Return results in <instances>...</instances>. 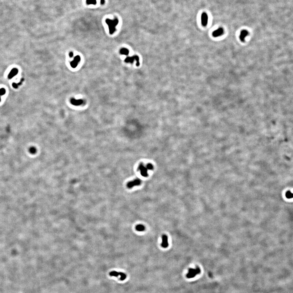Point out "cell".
Here are the masks:
<instances>
[{
  "mask_svg": "<svg viewBox=\"0 0 293 293\" xmlns=\"http://www.w3.org/2000/svg\"><path fill=\"white\" fill-rule=\"evenodd\" d=\"M105 22L109 27V33L110 34H113L116 31V27L118 24V20L116 18L114 20L106 19Z\"/></svg>",
  "mask_w": 293,
  "mask_h": 293,
  "instance_id": "cell-2",
  "label": "cell"
},
{
  "mask_svg": "<svg viewBox=\"0 0 293 293\" xmlns=\"http://www.w3.org/2000/svg\"><path fill=\"white\" fill-rule=\"evenodd\" d=\"M200 272L201 270L198 267H197L195 269L190 268L188 269V272L186 276L188 278H193L197 274H200Z\"/></svg>",
  "mask_w": 293,
  "mask_h": 293,
  "instance_id": "cell-3",
  "label": "cell"
},
{
  "mask_svg": "<svg viewBox=\"0 0 293 293\" xmlns=\"http://www.w3.org/2000/svg\"><path fill=\"white\" fill-rule=\"evenodd\" d=\"M5 92H6V91H5V90L4 88H1V89H0V96L4 95L5 93Z\"/></svg>",
  "mask_w": 293,
  "mask_h": 293,
  "instance_id": "cell-19",
  "label": "cell"
},
{
  "mask_svg": "<svg viewBox=\"0 0 293 293\" xmlns=\"http://www.w3.org/2000/svg\"><path fill=\"white\" fill-rule=\"evenodd\" d=\"M0 96H0V101H1V98H0Z\"/></svg>",
  "mask_w": 293,
  "mask_h": 293,
  "instance_id": "cell-23",
  "label": "cell"
},
{
  "mask_svg": "<svg viewBox=\"0 0 293 293\" xmlns=\"http://www.w3.org/2000/svg\"><path fill=\"white\" fill-rule=\"evenodd\" d=\"M12 86H13V87L14 88H18V84H16V83H13V84H12Z\"/></svg>",
  "mask_w": 293,
  "mask_h": 293,
  "instance_id": "cell-20",
  "label": "cell"
},
{
  "mask_svg": "<svg viewBox=\"0 0 293 293\" xmlns=\"http://www.w3.org/2000/svg\"><path fill=\"white\" fill-rule=\"evenodd\" d=\"M105 0H101V2H100V3H101V4H102V5H103V4H105Z\"/></svg>",
  "mask_w": 293,
  "mask_h": 293,
  "instance_id": "cell-22",
  "label": "cell"
},
{
  "mask_svg": "<svg viewBox=\"0 0 293 293\" xmlns=\"http://www.w3.org/2000/svg\"><path fill=\"white\" fill-rule=\"evenodd\" d=\"M208 21V16L206 13L204 12L201 15V22L202 25L206 27L207 25Z\"/></svg>",
  "mask_w": 293,
  "mask_h": 293,
  "instance_id": "cell-9",
  "label": "cell"
},
{
  "mask_svg": "<svg viewBox=\"0 0 293 293\" xmlns=\"http://www.w3.org/2000/svg\"><path fill=\"white\" fill-rule=\"evenodd\" d=\"M81 60V58L79 55H77L74 58V59L73 61L70 63L71 66L73 68H75L77 67L79 62H80Z\"/></svg>",
  "mask_w": 293,
  "mask_h": 293,
  "instance_id": "cell-8",
  "label": "cell"
},
{
  "mask_svg": "<svg viewBox=\"0 0 293 293\" xmlns=\"http://www.w3.org/2000/svg\"><path fill=\"white\" fill-rule=\"evenodd\" d=\"M248 31H247L246 30H243L240 33V36H239V38L241 41L242 42L245 41V38L246 37H247L249 35Z\"/></svg>",
  "mask_w": 293,
  "mask_h": 293,
  "instance_id": "cell-11",
  "label": "cell"
},
{
  "mask_svg": "<svg viewBox=\"0 0 293 293\" xmlns=\"http://www.w3.org/2000/svg\"><path fill=\"white\" fill-rule=\"evenodd\" d=\"M18 70L16 68H14L12 70V71H11L10 73H9L8 77L9 79H11L12 78V77H14L17 74H18Z\"/></svg>",
  "mask_w": 293,
  "mask_h": 293,
  "instance_id": "cell-13",
  "label": "cell"
},
{
  "mask_svg": "<svg viewBox=\"0 0 293 293\" xmlns=\"http://www.w3.org/2000/svg\"><path fill=\"white\" fill-rule=\"evenodd\" d=\"M224 33V29L222 27H220L213 31L212 33V35L213 36V37L217 38V37H219L220 36H222Z\"/></svg>",
  "mask_w": 293,
  "mask_h": 293,
  "instance_id": "cell-7",
  "label": "cell"
},
{
  "mask_svg": "<svg viewBox=\"0 0 293 293\" xmlns=\"http://www.w3.org/2000/svg\"><path fill=\"white\" fill-rule=\"evenodd\" d=\"M286 197L288 199H291L293 198V193H292L290 191H288L286 192L285 194Z\"/></svg>",
  "mask_w": 293,
  "mask_h": 293,
  "instance_id": "cell-16",
  "label": "cell"
},
{
  "mask_svg": "<svg viewBox=\"0 0 293 293\" xmlns=\"http://www.w3.org/2000/svg\"><path fill=\"white\" fill-rule=\"evenodd\" d=\"M136 60V66H139L140 64L139 63V58L137 55H134L132 57H129L126 58V59L125 60V62L126 63H133Z\"/></svg>",
  "mask_w": 293,
  "mask_h": 293,
  "instance_id": "cell-4",
  "label": "cell"
},
{
  "mask_svg": "<svg viewBox=\"0 0 293 293\" xmlns=\"http://www.w3.org/2000/svg\"><path fill=\"white\" fill-rule=\"evenodd\" d=\"M120 53L122 55H127L129 54V51L126 48H122L120 50Z\"/></svg>",
  "mask_w": 293,
  "mask_h": 293,
  "instance_id": "cell-15",
  "label": "cell"
},
{
  "mask_svg": "<svg viewBox=\"0 0 293 293\" xmlns=\"http://www.w3.org/2000/svg\"><path fill=\"white\" fill-rule=\"evenodd\" d=\"M29 152L31 154H34L36 152V149L35 147H31L29 149Z\"/></svg>",
  "mask_w": 293,
  "mask_h": 293,
  "instance_id": "cell-18",
  "label": "cell"
},
{
  "mask_svg": "<svg viewBox=\"0 0 293 293\" xmlns=\"http://www.w3.org/2000/svg\"><path fill=\"white\" fill-rule=\"evenodd\" d=\"M169 246L168 241V237L166 234H163L162 236V242L161 246L163 248H167Z\"/></svg>",
  "mask_w": 293,
  "mask_h": 293,
  "instance_id": "cell-10",
  "label": "cell"
},
{
  "mask_svg": "<svg viewBox=\"0 0 293 293\" xmlns=\"http://www.w3.org/2000/svg\"><path fill=\"white\" fill-rule=\"evenodd\" d=\"M86 3L88 4H96V0H86Z\"/></svg>",
  "mask_w": 293,
  "mask_h": 293,
  "instance_id": "cell-17",
  "label": "cell"
},
{
  "mask_svg": "<svg viewBox=\"0 0 293 293\" xmlns=\"http://www.w3.org/2000/svg\"><path fill=\"white\" fill-rule=\"evenodd\" d=\"M69 56L71 58H72L73 56V52H71L69 54Z\"/></svg>",
  "mask_w": 293,
  "mask_h": 293,
  "instance_id": "cell-21",
  "label": "cell"
},
{
  "mask_svg": "<svg viewBox=\"0 0 293 293\" xmlns=\"http://www.w3.org/2000/svg\"><path fill=\"white\" fill-rule=\"evenodd\" d=\"M154 167L151 163H148L146 165H145L143 163L139 164L138 170L140 171L141 175L144 177H146L148 176V171L152 170Z\"/></svg>",
  "mask_w": 293,
  "mask_h": 293,
  "instance_id": "cell-1",
  "label": "cell"
},
{
  "mask_svg": "<svg viewBox=\"0 0 293 293\" xmlns=\"http://www.w3.org/2000/svg\"><path fill=\"white\" fill-rule=\"evenodd\" d=\"M109 274L110 276H120V280H124L126 279V278L127 277V276L126 274L123 272H117L116 271H112L109 273Z\"/></svg>",
  "mask_w": 293,
  "mask_h": 293,
  "instance_id": "cell-5",
  "label": "cell"
},
{
  "mask_svg": "<svg viewBox=\"0 0 293 293\" xmlns=\"http://www.w3.org/2000/svg\"><path fill=\"white\" fill-rule=\"evenodd\" d=\"M141 180L139 179H135L134 180L130 181L127 184V186L128 188H131L134 186H138L141 184Z\"/></svg>",
  "mask_w": 293,
  "mask_h": 293,
  "instance_id": "cell-6",
  "label": "cell"
},
{
  "mask_svg": "<svg viewBox=\"0 0 293 293\" xmlns=\"http://www.w3.org/2000/svg\"><path fill=\"white\" fill-rule=\"evenodd\" d=\"M136 230L137 231H139V232H142L145 230V227L144 225L142 224H138L136 226Z\"/></svg>",
  "mask_w": 293,
  "mask_h": 293,
  "instance_id": "cell-14",
  "label": "cell"
},
{
  "mask_svg": "<svg viewBox=\"0 0 293 293\" xmlns=\"http://www.w3.org/2000/svg\"><path fill=\"white\" fill-rule=\"evenodd\" d=\"M83 102H84V101L83 100H81V99L77 100V99H72L71 100V104L73 105H75V106L81 105L83 104Z\"/></svg>",
  "mask_w": 293,
  "mask_h": 293,
  "instance_id": "cell-12",
  "label": "cell"
}]
</instances>
